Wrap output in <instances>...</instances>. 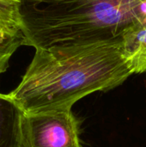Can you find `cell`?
<instances>
[{
  "label": "cell",
  "mask_w": 146,
  "mask_h": 147,
  "mask_svg": "<svg viewBox=\"0 0 146 147\" xmlns=\"http://www.w3.org/2000/svg\"><path fill=\"white\" fill-rule=\"evenodd\" d=\"M132 74L120 38L35 49L21 83L9 95L23 113L69 111L87 95L112 90Z\"/></svg>",
  "instance_id": "6da1fadb"
},
{
  "label": "cell",
  "mask_w": 146,
  "mask_h": 147,
  "mask_svg": "<svg viewBox=\"0 0 146 147\" xmlns=\"http://www.w3.org/2000/svg\"><path fill=\"white\" fill-rule=\"evenodd\" d=\"M146 0H18L24 46L34 49L120 39Z\"/></svg>",
  "instance_id": "7a4b0ae2"
},
{
  "label": "cell",
  "mask_w": 146,
  "mask_h": 147,
  "mask_svg": "<svg viewBox=\"0 0 146 147\" xmlns=\"http://www.w3.org/2000/svg\"><path fill=\"white\" fill-rule=\"evenodd\" d=\"M19 147H82L71 110L23 113Z\"/></svg>",
  "instance_id": "3957f363"
},
{
  "label": "cell",
  "mask_w": 146,
  "mask_h": 147,
  "mask_svg": "<svg viewBox=\"0 0 146 147\" xmlns=\"http://www.w3.org/2000/svg\"><path fill=\"white\" fill-rule=\"evenodd\" d=\"M120 49L133 74L146 72V22L137 21L124 30Z\"/></svg>",
  "instance_id": "277c9868"
},
{
  "label": "cell",
  "mask_w": 146,
  "mask_h": 147,
  "mask_svg": "<svg viewBox=\"0 0 146 147\" xmlns=\"http://www.w3.org/2000/svg\"><path fill=\"white\" fill-rule=\"evenodd\" d=\"M22 115L9 94L0 93V147H19Z\"/></svg>",
  "instance_id": "5b68a950"
},
{
  "label": "cell",
  "mask_w": 146,
  "mask_h": 147,
  "mask_svg": "<svg viewBox=\"0 0 146 147\" xmlns=\"http://www.w3.org/2000/svg\"><path fill=\"white\" fill-rule=\"evenodd\" d=\"M18 0H0V36L9 38L22 32Z\"/></svg>",
  "instance_id": "8992f818"
},
{
  "label": "cell",
  "mask_w": 146,
  "mask_h": 147,
  "mask_svg": "<svg viewBox=\"0 0 146 147\" xmlns=\"http://www.w3.org/2000/svg\"><path fill=\"white\" fill-rule=\"evenodd\" d=\"M21 46H24L23 34L9 38L0 36V74L7 71L10 58Z\"/></svg>",
  "instance_id": "52a82bcc"
}]
</instances>
